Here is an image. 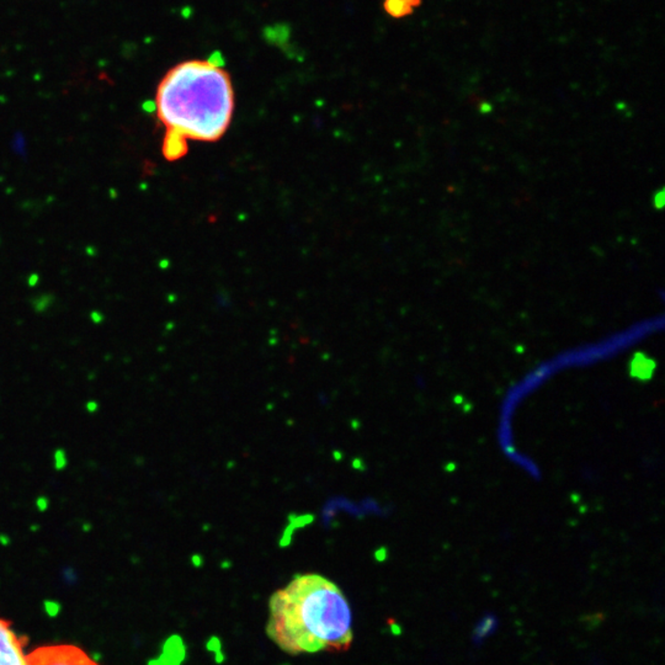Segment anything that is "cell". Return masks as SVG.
I'll return each mask as SVG.
<instances>
[{
	"label": "cell",
	"mask_w": 665,
	"mask_h": 665,
	"mask_svg": "<svg viewBox=\"0 0 665 665\" xmlns=\"http://www.w3.org/2000/svg\"><path fill=\"white\" fill-rule=\"evenodd\" d=\"M234 91L228 72L212 59H190L164 76L155 112L167 130L163 153L170 160L186 152V140L216 142L228 130Z\"/></svg>",
	"instance_id": "obj_1"
},
{
	"label": "cell",
	"mask_w": 665,
	"mask_h": 665,
	"mask_svg": "<svg viewBox=\"0 0 665 665\" xmlns=\"http://www.w3.org/2000/svg\"><path fill=\"white\" fill-rule=\"evenodd\" d=\"M266 633L290 655L347 651L353 639L351 607L324 575H296L271 595Z\"/></svg>",
	"instance_id": "obj_2"
},
{
	"label": "cell",
	"mask_w": 665,
	"mask_h": 665,
	"mask_svg": "<svg viewBox=\"0 0 665 665\" xmlns=\"http://www.w3.org/2000/svg\"><path fill=\"white\" fill-rule=\"evenodd\" d=\"M28 665H99L82 648L72 645L42 646L28 654Z\"/></svg>",
	"instance_id": "obj_3"
},
{
	"label": "cell",
	"mask_w": 665,
	"mask_h": 665,
	"mask_svg": "<svg viewBox=\"0 0 665 665\" xmlns=\"http://www.w3.org/2000/svg\"><path fill=\"white\" fill-rule=\"evenodd\" d=\"M0 665H28L22 640L3 619H0Z\"/></svg>",
	"instance_id": "obj_4"
},
{
	"label": "cell",
	"mask_w": 665,
	"mask_h": 665,
	"mask_svg": "<svg viewBox=\"0 0 665 665\" xmlns=\"http://www.w3.org/2000/svg\"><path fill=\"white\" fill-rule=\"evenodd\" d=\"M420 5L421 0H385L383 10L393 19H403L412 15Z\"/></svg>",
	"instance_id": "obj_5"
},
{
	"label": "cell",
	"mask_w": 665,
	"mask_h": 665,
	"mask_svg": "<svg viewBox=\"0 0 665 665\" xmlns=\"http://www.w3.org/2000/svg\"><path fill=\"white\" fill-rule=\"evenodd\" d=\"M498 628V617L494 613H487L476 625L472 633V640L476 646H481L488 637L492 636Z\"/></svg>",
	"instance_id": "obj_6"
}]
</instances>
